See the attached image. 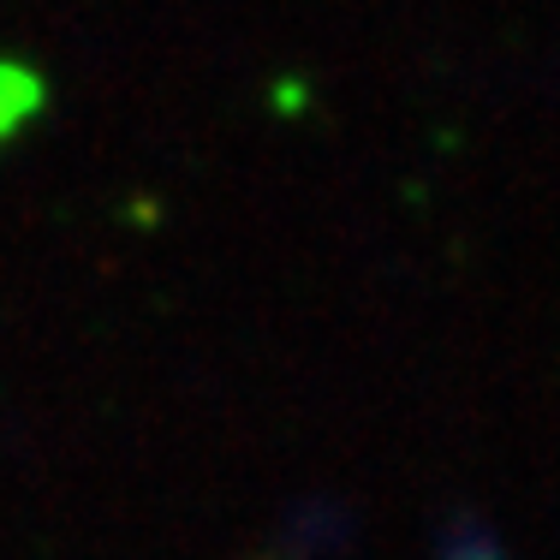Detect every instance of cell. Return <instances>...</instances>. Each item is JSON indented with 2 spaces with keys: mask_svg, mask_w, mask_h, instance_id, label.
Wrapping results in <instances>:
<instances>
[{
  "mask_svg": "<svg viewBox=\"0 0 560 560\" xmlns=\"http://www.w3.org/2000/svg\"><path fill=\"white\" fill-rule=\"evenodd\" d=\"M453 560H495V555H489V542H459Z\"/></svg>",
  "mask_w": 560,
  "mask_h": 560,
  "instance_id": "1",
  "label": "cell"
}]
</instances>
